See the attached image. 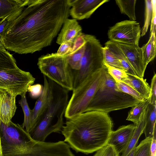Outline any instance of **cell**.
<instances>
[{
  "mask_svg": "<svg viewBox=\"0 0 156 156\" xmlns=\"http://www.w3.org/2000/svg\"><path fill=\"white\" fill-rule=\"evenodd\" d=\"M105 66L93 73L73 90L64 116L67 119L84 112L105 77Z\"/></svg>",
  "mask_w": 156,
  "mask_h": 156,
  "instance_id": "obj_6",
  "label": "cell"
},
{
  "mask_svg": "<svg viewBox=\"0 0 156 156\" xmlns=\"http://www.w3.org/2000/svg\"><path fill=\"white\" fill-rule=\"evenodd\" d=\"M156 104H149L147 107L145 115V123L143 133L146 138L152 137L156 129Z\"/></svg>",
  "mask_w": 156,
  "mask_h": 156,
  "instance_id": "obj_19",
  "label": "cell"
},
{
  "mask_svg": "<svg viewBox=\"0 0 156 156\" xmlns=\"http://www.w3.org/2000/svg\"><path fill=\"white\" fill-rule=\"evenodd\" d=\"M26 94H23L21 95V99L19 102L22 108L24 115V121L21 126L26 131L29 133L31 131L32 110L29 106L26 99Z\"/></svg>",
  "mask_w": 156,
  "mask_h": 156,
  "instance_id": "obj_25",
  "label": "cell"
},
{
  "mask_svg": "<svg viewBox=\"0 0 156 156\" xmlns=\"http://www.w3.org/2000/svg\"><path fill=\"white\" fill-rule=\"evenodd\" d=\"M44 85L41 94L36 101L32 110L31 131L44 114L48 106L50 99L51 87L48 79L43 75ZM30 131V132H31Z\"/></svg>",
  "mask_w": 156,
  "mask_h": 156,
  "instance_id": "obj_15",
  "label": "cell"
},
{
  "mask_svg": "<svg viewBox=\"0 0 156 156\" xmlns=\"http://www.w3.org/2000/svg\"><path fill=\"white\" fill-rule=\"evenodd\" d=\"M1 121H0V125ZM0 156H3L2 147L1 144V140L0 137Z\"/></svg>",
  "mask_w": 156,
  "mask_h": 156,
  "instance_id": "obj_42",
  "label": "cell"
},
{
  "mask_svg": "<svg viewBox=\"0 0 156 156\" xmlns=\"http://www.w3.org/2000/svg\"><path fill=\"white\" fill-rule=\"evenodd\" d=\"M105 46L109 49L118 58L124 71L129 72L132 70V66L118 43L109 40L105 43Z\"/></svg>",
  "mask_w": 156,
  "mask_h": 156,
  "instance_id": "obj_21",
  "label": "cell"
},
{
  "mask_svg": "<svg viewBox=\"0 0 156 156\" xmlns=\"http://www.w3.org/2000/svg\"><path fill=\"white\" fill-rule=\"evenodd\" d=\"M103 51L105 63L111 66L123 70L120 61L113 53L105 46L103 47Z\"/></svg>",
  "mask_w": 156,
  "mask_h": 156,
  "instance_id": "obj_30",
  "label": "cell"
},
{
  "mask_svg": "<svg viewBox=\"0 0 156 156\" xmlns=\"http://www.w3.org/2000/svg\"><path fill=\"white\" fill-rule=\"evenodd\" d=\"M149 103L151 104H156V74L155 73L151 80Z\"/></svg>",
  "mask_w": 156,
  "mask_h": 156,
  "instance_id": "obj_35",
  "label": "cell"
},
{
  "mask_svg": "<svg viewBox=\"0 0 156 156\" xmlns=\"http://www.w3.org/2000/svg\"><path fill=\"white\" fill-rule=\"evenodd\" d=\"M37 65L43 75L64 89L73 90V70L66 55L55 53L42 55L38 58Z\"/></svg>",
  "mask_w": 156,
  "mask_h": 156,
  "instance_id": "obj_7",
  "label": "cell"
},
{
  "mask_svg": "<svg viewBox=\"0 0 156 156\" xmlns=\"http://www.w3.org/2000/svg\"><path fill=\"white\" fill-rule=\"evenodd\" d=\"M18 68L15 59L4 46H0V70Z\"/></svg>",
  "mask_w": 156,
  "mask_h": 156,
  "instance_id": "obj_26",
  "label": "cell"
},
{
  "mask_svg": "<svg viewBox=\"0 0 156 156\" xmlns=\"http://www.w3.org/2000/svg\"><path fill=\"white\" fill-rule=\"evenodd\" d=\"M156 44L155 34H150L148 42L141 47L144 63L146 67L148 64L155 57Z\"/></svg>",
  "mask_w": 156,
  "mask_h": 156,
  "instance_id": "obj_20",
  "label": "cell"
},
{
  "mask_svg": "<svg viewBox=\"0 0 156 156\" xmlns=\"http://www.w3.org/2000/svg\"><path fill=\"white\" fill-rule=\"evenodd\" d=\"M28 0H0V21H9L26 5Z\"/></svg>",
  "mask_w": 156,
  "mask_h": 156,
  "instance_id": "obj_17",
  "label": "cell"
},
{
  "mask_svg": "<svg viewBox=\"0 0 156 156\" xmlns=\"http://www.w3.org/2000/svg\"><path fill=\"white\" fill-rule=\"evenodd\" d=\"M152 137L146 138L135 148L134 156H151L150 147Z\"/></svg>",
  "mask_w": 156,
  "mask_h": 156,
  "instance_id": "obj_28",
  "label": "cell"
},
{
  "mask_svg": "<svg viewBox=\"0 0 156 156\" xmlns=\"http://www.w3.org/2000/svg\"><path fill=\"white\" fill-rule=\"evenodd\" d=\"M127 75V77L123 79L122 81L133 88L144 99H149L150 88L146 81V80L137 76L128 74Z\"/></svg>",
  "mask_w": 156,
  "mask_h": 156,
  "instance_id": "obj_18",
  "label": "cell"
},
{
  "mask_svg": "<svg viewBox=\"0 0 156 156\" xmlns=\"http://www.w3.org/2000/svg\"><path fill=\"white\" fill-rule=\"evenodd\" d=\"M108 0H69V15L73 19L82 20L89 18L101 5Z\"/></svg>",
  "mask_w": 156,
  "mask_h": 156,
  "instance_id": "obj_11",
  "label": "cell"
},
{
  "mask_svg": "<svg viewBox=\"0 0 156 156\" xmlns=\"http://www.w3.org/2000/svg\"><path fill=\"white\" fill-rule=\"evenodd\" d=\"M7 22V20H5L0 24V34L1 35Z\"/></svg>",
  "mask_w": 156,
  "mask_h": 156,
  "instance_id": "obj_40",
  "label": "cell"
},
{
  "mask_svg": "<svg viewBox=\"0 0 156 156\" xmlns=\"http://www.w3.org/2000/svg\"><path fill=\"white\" fill-rule=\"evenodd\" d=\"M1 35L0 34V46H4L1 41Z\"/></svg>",
  "mask_w": 156,
  "mask_h": 156,
  "instance_id": "obj_43",
  "label": "cell"
},
{
  "mask_svg": "<svg viewBox=\"0 0 156 156\" xmlns=\"http://www.w3.org/2000/svg\"><path fill=\"white\" fill-rule=\"evenodd\" d=\"M117 5L121 13L127 15L132 20H136L135 8L136 0H116Z\"/></svg>",
  "mask_w": 156,
  "mask_h": 156,
  "instance_id": "obj_27",
  "label": "cell"
},
{
  "mask_svg": "<svg viewBox=\"0 0 156 156\" xmlns=\"http://www.w3.org/2000/svg\"><path fill=\"white\" fill-rule=\"evenodd\" d=\"M135 148L133 149L128 154L127 156H134Z\"/></svg>",
  "mask_w": 156,
  "mask_h": 156,
  "instance_id": "obj_41",
  "label": "cell"
},
{
  "mask_svg": "<svg viewBox=\"0 0 156 156\" xmlns=\"http://www.w3.org/2000/svg\"><path fill=\"white\" fill-rule=\"evenodd\" d=\"M73 43L69 41L63 42L59 47L56 53L59 55H64L70 53L73 47Z\"/></svg>",
  "mask_w": 156,
  "mask_h": 156,
  "instance_id": "obj_34",
  "label": "cell"
},
{
  "mask_svg": "<svg viewBox=\"0 0 156 156\" xmlns=\"http://www.w3.org/2000/svg\"><path fill=\"white\" fill-rule=\"evenodd\" d=\"M116 83L106 68L104 80L85 112L97 111L108 113L132 107L141 102L119 90Z\"/></svg>",
  "mask_w": 156,
  "mask_h": 156,
  "instance_id": "obj_4",
  "label": "cell"
},
{
  "mask_svg": "<svg viewBox=\"0 0 156 156\" xmlns=\"http://www.w3.org/2000/svg\"><path fill=\"white\" fill-rule=\"evenodd\" d=\"M116 83L117 88L122 92L130 95L140 101H143L146 100L144 99L133 88L126 83L122 81Z\"/></svg>",
  "mask_w": 156,
  "mask_h": 156,
  "instance_id": "obj_31",
  "label": "cell"
},
{
  "mask_svg": "<svg viewBox=\"0 0 156 156\" xmlns=\"http://www.w3.org/2000/svg\"><path fill=\"white\" fill-rule=\"evenodd\" d=\"M156 0H152L153 4V13L151 20L150 34H155L156 26Z\"/></svg>",
  "mask_w": 156,
  "mask_h": 156,
  "instance_id": "obj_36",
  "label": "cell"
},
{
  "mask_svg": "<svg viewBox=\"0 0 156 156\" xmlns=\"http://www.w3.org/2000/svg\"><path fill=\"white\" fill-rule=\"evenodd\" d=\"M141 30L139 23L135 20H125L111 27L108 35L109 40L116 43L138 46Z\"/></svg>",
  "mask_w": 156,
  "mask_h": 156,
  "instance_id": "obj_10",
  "label": "cell"
},
{
  "mask_svg": "<svg viewBox=\"0 0 156 156\" xmlns=\"http://www.w3.org/2000/svg\"><path fill=\"white\" fill-rule=\"evenodd\" d=\"M16 98L6 89L0 88V121L6 125L11 121L17 108Z\"/></svg>",
  "mask_w": 156,
  "mask_h": 156,
  "instance_id": "obj_14",
  "label": "cell"
},
{
  "mask_svg": "<svg viewBox=\"0 0 156 156\" xmlns=\"http://www.w3.org/2000/svg\"><path fill=\"white\" fill-rule=\"evenodd\" d=\"M35 80L29 72L19 68L0 70V88L6 89L16 97L26 93Z\"/></svg>",
  "mask_w": 156,
  "mask_h": 156,
  "instance_id": "obj_9",
  "label": "cell"
},
{
  "mask_svg": "<svg viewBox=\"0 0 156 156\" xmlns=\"http://www.w3.org/2000/svg\"><path fill=\"white\" fill-rule=\"evenodd\" d=\"M136 125L129 124L120 126L112 132L107 145L112 146L119 154L123 153L127 148L133 135Z\"/></svg>",
  "mask_w": 156,
  "mask_h": 156,
  "instance_id": "obj_12",
  "label": "cell"
},
{
  "mask_svg": "<svg viewBox=\"0 0 156 156\" xmlns=\"http://www.w3.org/2000/svg\"><path fill=\"white\" fill-rule=\"evenodd\" d=\"M145 3V20L144 26L141 30V36L145 35L151 21L153 13L152 0H146Z\"/></svg>",
  "mask_w": 156,
  "mask_h": 156,
  "instance_id": "obj_29",
  "label": "cell"
},
{
  "mask_svg": "<svg viewBox=\"0 0 156 156\" xmlns=\"http://www.w3.org/2000/svg\"><path fill=\"white\" fill-rule=\"evenodd\" d=\"M0 137L3 156H30L35 140L19 124L1 122Z\"/></svg>",
  "mask_w": 156,
  "mask_h": 156,
  "instance_id": "obj_5",
  "label": "cell"
},
{
  "mask_svg": "<svg viewBox=\"0 0 156 156\" xmlns=\"http://www.w3.org/2000/svg\"><path fill=\"white\" fill-rule=\"evenodd\" d=\"M108 72L116 82L122 81L127 76L126 72L123 70L109 66L104 62Z\"/></svg>",
  "mask_w": 156,
  "mask_h": 156,
  "instance_id": "obj_32",
  "label": "cell"
},
{
  "mask_svg": "<svg viewBox=\"0 0 156 156\" xmlns=\"http://www.w3.org/2000/svg\"><path fill=\"white\" fill-rule=\"evenodd\" d=\"M146 111V110L140 121L136 125L135 130L131 140L126 149L122 153L121 156H127L129 153L136 147L138 140L143 133L145 127Z\"/></svg>",
  "mask_w": 156,
  "mask_h": 156,
  "instance_id": "obj_23",
  "label": "cell"
},
{
  "mask_svg": "<svg viewBox=\"0 0 156 156\" xmlns=\"http://www.w3.org/2000/svg\"><path fill=\"white\" fill-rule=\"evenodd\" d=\"M106 146L97 151L96 153L93 156H103Z\"/></svg>",
  "mask_w": 156,
  "mask_h": 156,
  "instance_id": "obj_39",
  "label": "cell"
},
{
  "mask_svg": "<svg viewBox=\"0 0 156 156\" xmlns=\"http://www.w3.org/2000/svg\"><path fill=\"white\" fill-rule=\"evenodd\" d=\"M112 127L108 113L90 111L67 119L61 131L70 148L89 154L107 145Z\"/></svg>",
  "mask_w": 156,
  "mask_h": 156,
  "instance_id": "obj_2",
  "label": "cell"
},
{
  "mask_svg": "<svg viewBox=\"0 0 156 156\" xmlns=\"http://www.w3.org/2000/svg\"><path fill=\"white\" fill-rule=\"evenodd\" d=\"M137 76L143 78L146 67L143 62L141 48L139 45L117 43Z\"/></svg>",
  "mask_w": 156,
  "mask_h": 156,
  "instance_id": "obj_13",
  "label": "cell"
},
{
  "mask_svg": "<svg viewBox=\"0 0 156 156\" xmlns=\"http://www.w3.org/2000/svg\"><path fill=\"white\" fill-rule=\"evenodd\" d=\"M50 99L44 113L34 129L29 133L34 140L44 142L52 133H59L63 126L64 115L69 101V91L49 79Z\"/></svg>",
  "mask_w": 156,
  "mask_h": 156,
  "instance_id": "obj_3",
  "label": "cell"
},
{
  "mask_svg": "<svg viewBox=\"0 0 156 156\" xmlns=\"http://www.w3.org/2000/svg\"><path fill=\"white\" fill-rule=\"evenodd\" d=\"M85 42L66 55L68 63L73 70H79L80 68L81 62L85 49Z\"/></svg>",
  "mask_w": 156,
  "mask_h": 156,
  "instance_id": "obj_24",
  "label": "cell"
},
{
  "mask_svg": "<svg viewBox=\"0 0 156 156\" xmlns=\"http://www.w3.org/2000/svg\"><path fill=\"white\" fill-rule=\"evenodd\" d=\"M156 130L154 132L150 147L151 156H156Z\"/></svg>",
  "mask_w": 156,
  "mask_h": 156,
  "instance_id": "obj_38",
  "label": "cell"
},
{
  "mask_svg": "<svg viewBox=\"0 0 156 156\" xmlns=\"http://www.w3.org/2000/svg\"><path fill=\"white\" fill-rule=\"evenodd\" d=\"M70 8L69 0H28L5 27L1 38L4 48L22 54L50 45Z\"/></svg>",
  "mask_w": 156,
  "mask_h": 156,
  "instance_id": "obj_1",
  "label": "cell"
},
{
  "mask_svg": "<svg viewBox=\"0 0 156 156\" xmlns=\"http://www.w3.org/2000/svg\"><path fill=\"white\" fill-rule=\"evenodd\" d=\"M149 104V99H147L132 107L128 113L126 120L133 122L134 125H136L140 121Z\"/></svg>",
  "mask_w": 156,
  "mask_h": 156,
  "instance_id": "obj_22",
  "label": "cell"
},
{
  "mask_svg": "<svg viewBox=\"0 0 156 156\" xmlns=\"http://www.w3.org/2000/svg\"><path fill=\"white\" fill-rule=\"evenodd\" d=\"M82 33V28L77 20L68 18L63 24L57 38L56 43L61 45L63 42L69 41L73 44L77 38Z\"/></svg>",
  "mask_w": 156,
  "mask_h": 156,
  "instance_id": "obj_16",
  "label": "cell"
},
{
  "mask_svg": "<svg viewBox=\"0 0 156 156\" xmlns=\"http://www.w3.org/2000/svg\"><path fill=\"white\" fill-rule=\"evenodd\" d=\"M85 49L80 69L73 70V89L91 75L104 68L103 48L94 36L84 34Z\"/></svg>",
  "mask_w": 156,
  "mask_h": 156,
  "instance_id": "obj_8",
  "label": "cell"
},
{
  "mask_svg": "<svg viewBox=\"0 0 156 156\" xmlns=\"http://www.w3.org/2000/svg\"><path fill=\"white\" fill-rule=\"evenodd\" d=\"M119 154L112 146L107 145L103 156H119Z\"/></svg>",
  "mask_w": 156,
  "mask_h": 156,
  "instance_id": "obj_37",
  "label": "cell"
},
{
  "mask_svg": "<svg viewBox=\"0 0 156 156\" xmlns=\"http://www.w3.org/2000/svg\"><path fill=\"white\" fill-rule=\"evenodd\" d=\"M44 86L40 84H36L30 86L28 89L30 96L32 98H39L43 90Z\"/></svg>",
  "mask_w": 156,
  "mask_h": 156,
  "instance_id": "obj_33",
  "label": "cell"
}]
</instances>
